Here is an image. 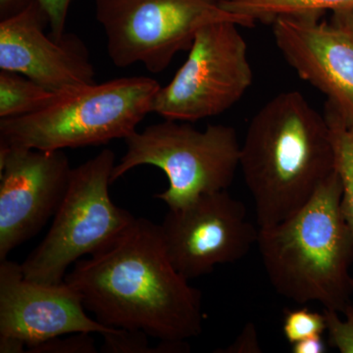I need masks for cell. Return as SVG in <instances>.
Returning <instances> with one entry per match:
<instances>
[{"mask_svg":"<svg viewBox=\"0 0 353 353\" xmlns=\"http://www.w3.org/2000/svg\"><path fill=\"white\" fill-rule=\"evenodd\" d=\"M115 153L103 150L72 169L68 190L44 240L21 264L25 278L41 284L63 283L67 270L85 255L104 252L136 222L109 194Z\"/></svg>","mask_w":353,"mask_h":353,"instance_id":"5","label":"cell"},{"mask_svg":"<svg viewBox=\"0 0 353 353\" xmlns=\"http://www.w3.org/2000/svg\"><path fill=\"white\" fill-rule=\"evenodd\" d=\"M95 16L112 63L119 68L141 63L153 74L163 72L176 53L190 50L196 32L209 23H256L229 12L220 0H95Z\"/></svg>","mask_w":353,"mask_h":353,"instance_id":"7","label":"cell"},{"mask_svg":"<svg viewBox=\"0 0 353 353\" xmlns=\"http://www.w3.org/2000/svg\"><path fill=\"white\" fill-rule=\"evenodd\" d=\"M64 281L109 328L175 343L202 333L201 292L172 264L159 225L145 218L108 250L76 262Z\"/></svg>","mask_w":353,"mask_h":353,"instance_id":"1","label":"cell"},{"mask_svg":"<svg viewBox=\"0 0 353 353\" xmlns=\"http://www.w3.org/2000/svg\"><path fill=\"white\" fill-rule=\"evenodd\" d=\"M323 114L333 143L334 170L343 185L341 211L353 234V115L330 99Z\"/></svg>","mask_w":353,"mask_h":353,"instance_id":"14","label":"cell"},{"mask_svg":"<svg viewBox=\"0 0 353 353\" xmlns=\"http://www.w3.org/2000/svg\"><path fill=\"white\" fill-rule=\"evenodd\" d=\"M160 88L150 77H127L63 92L39 112L0 119V141L52 152L126 139Z\"/></svg>","mask_w":353,"mask_h":353,"instance_id":"4","label":"cell"},{"mask_svg":"<svg viewBox=\"0 0 353 353\" xmlns=\"http://www.w3.org/2000/svg\"><path fill=\"white\" fill-rule=\"evenodd\" d=\"M323 313L332 347L341 353H353V301L343 311L345 320L336 311L324 309Z\"/></svg>","mask_w":353,"mask_h":353,"instance_id":"19","label":"cell"},{"mask_svg":"<svg viewBox=\"0 0 353 353\" xmlns=\"http://www.w3.org/2000/svg\"><path fill=\"white\" fill-rule=\"evenodd\" d=\"M32 0H0V18L6 19L22 11Z\"/></svg>","mask_w":353,"mask_h":353,"instance_id":"25","label":"cell"},{"mask_svg":"<svg viewBox=\"0 0 353 353\" xmlns=\"http://www.w3.org/2000/svg\"><path fill=\"white\" fill-rule=\"evenodd\" d=\"M26 345L17 339L0 336V352L19 353L24 352Z\"/></svg>","mask_w":353,"mask_h":353,"instance_id":"26","label":"cell"},{"mask_svg":"<svg viewBox=\"0 0 353 353\" xmlns=\"http://www.w3.org/2000/svg\"><path fill=\"white\" fill-rule=\"evenodd\" d=\"M63 150H39L0 141V260L57 214L72 173Z\"/></svg>","mask_w":353,"mask_h":353,"instance_id":"10","label":"cell"},{"mask_svg":"<svg viewBox=\"0 0 353 353\" xmlns=\"http://www.w3.org/2000/svg\"><path fill=\"white\" fill-rule=\"evenodd\" d=\"M61 94L22 74L0 70V119L39 112L54 103Z\"/></svg>","mask_w":353,"mask_h":353,"instance_id":"15","label":"cell"},{"mask_svg":"<svg viewBox=\"0 0 353 353\" xmlns=\"http://www.w3.org/2000/svg\"><path fill=\"white\" fill-rule=\"evenodd\" d=\"M220 6L256 22L273 21L280 16L334 12L353 6V0H220Z\"/></svg>","mask_w":353,"mask_h":353,"instance_id":"16","label":"cell"},{"mask_svg":"<svg viewBox=\"0 0 353 353\" xmlns=\"http://www.w3.org/2000/svg\"><path fill=\"white\" fill-rule=\"evenodd\" d=\"M240 168L259 228L294 214L334 171L324 114L296 90L276 95L248 125L241 145Z\"/></svg>","mask_w":353,"mask_h":353,"instance_id":"2","label":"cell"},{"mask_svg":"<svg viewBox=\"0 0 353 353\" xmlns=\"http://www.w3.org/2000/svg\"><path fill=\"white\" fill-rule=\"evenodd\" d=\"M159 227L169 259L188 281L243 259L256 245L259 230L248 221L245 204L227 190L169 209Z\"/></svg>","mask_w":353,"mask_h":353,"instance_id":"9","label":"cell"},{"mask_svg":"<svg viewBox=\"0 0 353 353\" xmlns=\"http://www.w3.org/2000/svg\"><path fill=\"white\" fill-rule=\"evenodd\" d=\"M215 352L223 353H259L262 352L257 334L256 326L253 323H248L239 334L233 343L223 350Z\"/></svg>","mask_w":353,"mask_h":353,"instance_id":"22","label":"cell"},{"mask_svg":"<svg viewBox=\"0 0 353 353\" xmlns=\"http://www.w3.org/2000/svg\"><path fill=\"white\" fill-rule=\"evenodd\" d=\"M283 332L290 345L307 339L322 336L326 332L324 313H318L307 307L288 309L285 312Z\"/></svg>","mask_w":353,"mask_h":353,"instance_id":"18","label":"cell"},{"mask_svg":"<svg viewBox=\"0 0 353 353\" xmlns=\"http://www.w3.org/2000/svg\"><path fill=\"white\" fill-rule=\"evenodd\" d=\"M80 292L66 282L41 284L25 278L21 264L0 260V336L17 339L27 350L76 333L114 331L85 312Z\"/></svg>","mask_w":353,"mask_h":353,"instance_id":"11","label":"cell"},{"mask_svg":"<svg viewBox=\"0 0 353 353\" xmlns=\"http://www.w3.org/2000/svg\"><path fill=\"white\" fill-rule=\"evenodd\" d=\"M48 16L50 36L61 39L65 34V26L72 0H37Z\"/></svg>","mask_w":353,"mask_h":353,"instance_id":"21","label":"cell"},{"mask_svg":"<svg viewBox=\"0 0 353 353\" xmlns=\"http://www.w3.org/2000/svg\"><path fill=\"white\" fill-rule=\"evenodd\" d=\"M48 16L37 0L0 22V70L16 72L53 92L94 85V65L82 39L44 32Z\"/></svg>","mask_w":353,"mask_h":353,"instance_id":"12","label":"cell"},{"mask_svg":"<svg viewBox=\"0 0 353 353\" xmlns=\"http://www.w3.org/2000/svg\"><path fill=\"white\" fill-rule=\"evenodd\" d=\"M321 14L273 20L279 50L303 80L353 115V43Z\"/></svg>","mask_w":353,"mask_h":353,"instance_id":"13","label":"cell"},{"mask_svg":"<svg viewBox=\"0 0 353 353\" xmlns=\"http://www.w3.org/2000/svg\"><path fill=\"white\" fill-rule=\"evenodd\" d=\"M28 352L36 353H97L94 340L88 333H76L58 336L29 347Z\"/></svg>","mask_w":353,"mask_h":353,"instance_id":"20","label":"cell"},{"mask_svg":"<svg viewBox=\"0 0 353 353\" xmlns=\"http://www.w3.org/2000/svg\"><path fill=\"white\" fill-rule=\"evenodd\" d=\"M341 194L334 170L294 214L259 228L256 241L267 277L280 296L339 313L353 296V234L341 211Z\"/></svg>","mask_w":353,"mask_h":353,"instance_id":"3","label":"cell"},{"mask_svg":"<svg viewBox=\"0 0 353 353\" xmlns=\"http://www.w3.org/2000/svg\"><path fill=\"white\" fill-rule=\"evenodd\" d=\"M294 353H324L327 352L326 343L322 336H309L292 345Z\"/></svg>","mask_w":353,"mask_h":353,"instance_id":"24","label":"cell"},{"mask_svg":"<svg viewBox=\"0 0 353 353\" xmlns=\"http://www.w3.org/2000/svg\"><path fill=\"white\" fill-rule=\"evenodd\" d=\"M101 352L106 353H169L189 352L187 343L160 341L157 347H150L148 334L141 331L115 329L102 334Z\"/></svg>","mask_w":353,"mask_h":353,"instance_id":"17","label":"cell"},{"mask_svg":"<svg viewBox=\"0 0 353 353\" xmlns=\"http://www.w3.org/2000/svg\"><path fill=\"white\" fill-rule=\"evenodd\" d=\"M232 21H217L196 32L189 57L153 99L152 113L196 122L234 106L252 83L248 46Z\"/></svg>","mask_w":353,"mask_h":353,"instance_id":"8","label":"cell"},{"mask_svg":"<svg viewBox=\"0 0 353 353\" xmlns=\"http://www.w3.org/2000/svg\"><path fill=\"white\" fill-rule=\"evenodd\" d=\"M331 24L341 30L353 43V6L334 11Z\"/></svg>","mask_w":353,"mask_h":353,"instance_id":"23","label":"cell"},{"mask_svg":"<svg viewBox=\"0 0 353 353\" xmlns=\"http://www.w3.org/2000/svg\"><path fill=\"white\" fill-rule=\"evenodd\" d=\"M125 141L126 153L114 167L111 183L136 167H157L164 172L169 187L155 197L169 209L226 190L240 167L238 134L226 125H208L199 131L190 124L165 119L132 132Z\"/></svg>","mask_w":353,"mask_h":353,"instance_id":"6","label":"cell"}]
</instances>
